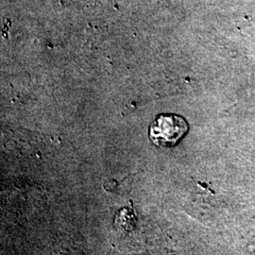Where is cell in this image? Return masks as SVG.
<instances>
[{
  "mask_svg": "<svg viewBox=\"0 0 255 255\" xmlns=\"http://www.w3.org/2000/svg\"><path fill=\"white\" fill-rule=\"evenodd\" d=\"M187 130L188 124L182 117L164 114L151 123L148 128V135L156 146L171 147L179 143Z\"/></svg>",
  "mask_w": 255,
  "mask_h": 255,
  "instance_id": "6da1fadb",
  "label": "cell"
}]
</instances>
